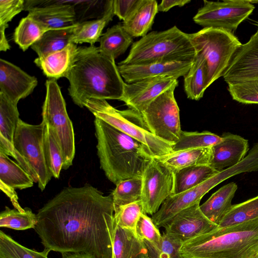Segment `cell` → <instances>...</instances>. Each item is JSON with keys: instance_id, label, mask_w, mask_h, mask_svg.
<instances>
[{"instance_id": "cell-46", "label": "cell", "mask_w": 258, "mask_h": 258, "mask_svg": "<svg viewBox=\"0 0 258 258\" xmlns=\"http://www.w3.org/2000/svg\"><path fill=\"white\" fill-rule=\"evenodd\" d=\"M1 189L9 198L14 208L22 212L25 211V209L21 207L18 202V197L14 188L11 187L0 181Z\"/></svg>"}, {"instance_id": "cell-9", "label": "cell", "mask_w": 258, "mask_h": 258, "mask_svg": "<svg viewBox=\"0 0 258 258\" xmlns=\"http://www.w3.org/2000/svg\"><path fill=\"white\" fill-rule=\"evenodd\" d=\"M175 88L160 94L141 113L154 135L173 145L178 140L182 131L179 109L174 94Z\"/></svg>"}, {"instance_id": "cell-19", "label": "cell", "mask_w": 258, "mask_h": 258, "mask_svg": "<svg viewBox=\"0 0 258 258\" xmlns=\"http://www.w3.org/2000/svg\"><path fill=\"white\" fill-rule=\"evenodd\" d=\"M222 140L212 147L210 166L218 171L241 162L249 151L248 140L230 133H224Z\"/></svg>"}, {"instance_id": "cell-34", "label": "cell", "mask_w": 258, "mask_h": 258, "mask_svg": "<svg viewBox=\"0 0 258 258\" xmlns=\"http://www.w3.org/2000/svg\"><path fill=\"white\" fill-rule=\"evenodd\" d=\"M20 118L17 104L0 93V137L12 144Z\"/></svg>"}, {"instance_id": "cell-45", "label": "cell", "mask_w": 258, "mask_h": 258, "mask_svg": "<svg viewBox=\"0 0 258 258\" xmlns=\"http://www.w3.org/2000/svg\"><path fill=\"white\" fill-rule=\"evenodd\" d=\"M141 0H113V10L116 16L123 22L125 21L137 8Z\"/></svg>"}, {"instance_id": "cell-7", "label": "cell", "mask_w": 258, "mask_h": 258, "mask_svg": "<svg viewBox=\"0 0 258 258\" xmlns=\"http://www.w3.org/2000/svg\"><path fill=\"white\" fill-rule=\"evenodd\" d=\"M188 35L196 52L205 60L208 88L223 77L242 44L233 33L223 29L204 28Z\"/></svg>"}, {"instance_id": "cell-30", "label": "cell", "mask_w": 258, "mask_h": 258, "mask_svg": "<svg viewBox=\"0 0 258 258\" xmlns=\"http://www.w3.org/2000/svg\"><path fill=\"white\" fill-rule=\"evenodd\" d=\"M0 181L14 189L32 187L31 176L18 164L0 151Z\"/></svg>"}, {"instance_id": "cell-20", "label": "cell", "mask_w": 258, "mask_h": 258, "mask_svg": "<svg viewBox=\"0 0 258 258\" xmlns=\"http://www.w3.org/2000/svg\"><path fill=\"white\" fill-rule=\"evenodd\" d=\"M148 252L143 239L135 231L119 226L114 219L112 258H148Z\"/></svg>"}, {"instance_id": "cell-27", "label": "cell", "mask_w": 258, "mask_h": 258, "mask_svg": "<svg viewBox=\"0 0 258 258\" xmlns=\"http://www.w3.org/2000/svg\"><path fill=\"white\" fill-rule=\"evenodd\" d=\"M207 86V70L205 59L200 54L196 56L187 73L184 76V89L187 97L199 100Z\"/></svg>"}, {"instance_id": "cell-14", "label": "cell", "mask_w": 258, "mask_h": 258, "mask_svg": "<svg viewBox=\"0 0 258 258\" xmlns=\"http://www.w3.org/2000/svg\"><path fill=\"white\" fill-rule=\"evenodd\" d=\"M200 203L180 212L165 223V233L183 243L217 228L218 225L202 212Z\"/></svg>"}, {"instance_id": "cell-25", "label": "cell", "mask_w": 258, "mask_h": 258, "mask_svg": "<svg viewBox=\"0 0 258 258\" xmlns=\"http://www.w3.org/2000/svg\"><path fill=\"white\" fill-rule=\"evenodd\" d=\"M237 188V184L233 182L222 186L200 205L203 213L218 225L224 215L232 205V200Z\"/></svg>"}, {"instance_id": "cell-42", "label": "cell", "mask_w": 258, "mask_h": 258, "mask_svg": "<svg viewBox=\"0 0 258 258\" xmlns=\"http://www.w3.org/2000/svg\"><path fill=\"white\" fill-rule=\"evenodd\" d=\"M142 213H145L142 202L140 200L115 209L114 219L120 227L135 231L137 222Z\"/></svg>"}, {"instance_id": "cell-23", "label": "cell", "mask_w": 258, "mask_h": 258, "mask_svg": "<svg viewBox=\"0 0 258 258\" xmlns=\"http://www.w3.org/2000/svg\"><path fill=\"white\" fill-rule=\"evenodd\" d=\"M114 16L113 1H107L101 18L96 20L78 23L75 26L71 42L78 44L88 43L90 45L98 41L105 27L112 21Z\"/></svg>"}, {"instance_id": "cell-16", "label": "cell", "mask_w": 258, "mask_h": 258, "mask_svg": "<svg viewBox=\"0 0 258 258\" xmlns=\"http://www.w3.org/2000/svg\"><path fill=\"white\" fill-rule=\"evenodd\" d=\"M223 77L227 84L258 79L257 34L238 49Z\"/></svg>"}, {"instance_id": "cell-6", "label": "cell", "mask_w": 258, "mask_h": 258, "mask_svg": "<svg viewBox=\"0 0 258 258\" xmlns=\"http://www.w3.org/2000/svg\"><path fill=\"white\" fill-rule=\"evenodd\" d=\"M84 106L98 117L141 143L152 157L168 154L173 144L154 135L147 127L141 113L129 108L118 110L106 100L89 99Z\"/></svg>"}, {"instance_id": "cell-51", "label": "cell", "mask_w": 258, "mask_h": 258, "mask_svg": "<svg viewBox=\"0 0 258 258\" xmlns=\"http://www.w3.org/2000/svg\"><path fill=\"white\" fill-rule=\"evenodd\" d=\"M256 258H258V254H257V255Z\"/></svg>"}, {"instance_id": "cell-31", "label": "cell", "mask_w": 258, "mask_h": 258, "mask_svg": "<svg viewBox=\"0 0 258 258\" xmlns=\"http://www.w3.org/2000/svg\"><path fill=\"white\" fill-rule=\"evenodd\" d=\"M49 30L42 23L28 15L21 19L16 28L14 33V40L24 51Z\"/></svg>"}, {"instance_id": "cell-38", "label": "cell", "mask_w": 258, "mask_h": 258, "mask_svg": "<svg viewBox=\"0 0 258 258\" xmlns=\"http://www.w3.org/2000/svg\"><path fill=\"white\" fill-rule=\"evenodd\" d=\"M50 251L46 248L41 252L28 248L0 231V258H48Z\"/></svg>"}, {"instance_id": "cell-15", "label": "cell", "mask_w": 258, "mask_h": 258, "mask_svg": "<svg viewBox=\"0 0 258 258\" xmlns=\"http://www.w3.org/2000/svg\"><path fill=\"white\" fill-rule=\"evenodd\" d=\"M178 84L177 79L173 77L148 78L131 83L125 82L120 101L129 108L141 113L158 96L171 88H176Z\"/></svg>"}, {"instance_id": "cell-32", "label": "cell", "mask_w": 258, "mask_h": 258, "mask_svg": "<svg viewBox=\"0 0 258 258\" xmlns=\"http://www.w3.org/2000/svg\"><path fill=\"white\" fill-rule=\"evenodd\" d=\"M258 218V195L232 205L220 220L218 228L236 225Z\"/></svg>"}, {"instance_id": "cell-22", "label": "cell", "mask_w": 258, "mask_h": 258, "mask_svg": "<svg viewBox=\"0 0 258 258\" xmlns=\"http://www.w3.org/2000/svg\"><path fill=\"white\" fill-rule=\"evenodd\" d=\"M155 0H141L140 3L122 23L125 31L133 37H143L151 29L158 11Z\"/></svg>"}, {"instance_id": "cell-47", "label": "cell", "mask_w": 258, "mask_h": 258, "mask_svg": "<svg viewBox=\"0 0 258 258\" xmlns=\"http://www.w3.org/2000/svg\"><path fill=\"white\" fill-rule=\"evenodd\" d=\"M190 2V0H163L158 5V11L166 12L174 7H182Z\"/></svg>"}, {"instance_id": "cell-39", "label": "cell", "mask_w": 258, "mask_h": 258, "mask_svg": "<svg viewBox=\"0 0 258 258\" xmlns=\"http://www.w3.org/2000/svg\"><path fill=\"white\" fill-rule=\"evenodd\" d=\"M25 10V1H0V51H6L10 46L5 35L8 23L19 13Z\"/></svg>"}, {"instance_id": "cell-18", "label": "cell", "mask_w": 258, "mask_h": 258, "mask_svg": "<svg viewBox=\"0 0 258 258\" xmlns=\"http://www.w3.org/2000/svg\"><path fill=\"white\" fill-rule=\"evenodd\" d=\"M193 61L155 62L124 65L118 63L119 72L126 83L145 79L173 77L178 79L188 72Z\"/></svg>"}, {"instance_id": "cell-49", "label": "cell", "mask_w": 258, "mask_h": 258, "mask_svg": "<svg viewBox=\"0 0 258 258\" xmlns=\"http://www.w3.org/2000/svg\"><path fill=\"white\" fill-rule=\"evenodd\" d=\"M252 4H258V1H250Z\"/></svg>"}, {"instance_id": "cell-21", "label": "cell", "mask_w": 258, "mask_h": 258, "mask_svg": "<svg viewBox=\"0 0 258 258\" xmlns=\"http://www.w3.org/2000/svg\"><path fill=\"white\" fill-rule=\"evenodd\" d=\"M77 44L70 43L63 49L46 56L37 57L34 62L50 79L66 77L78 51Z\"/></svg>"}, {"instance_id": "cell-4", "label": "cell", "mask_w": 258, "mask_h": 258, "mask_svg": "<svg viewBox=\"0 0 258 258\" xmlns=\"http://www.w3.org/2000/svg\"><path fill=\"white\" fill-rule=\"evenodd\" d=\"M182 258H251L258 253V218L218 228L184 242Z\"/></svg>"}, {"instance_id": "cell-28", "label": "cell", "mask_w": 258, "mask_h": 258, "mask_svg": "<svg viewBox=\"0 0 258 258\" xmlns=\"http://www.w3.org/2000/svg\"><path fill=\"white\" fill-rule=\"evenodd\" d=\"M218 172L210 165L192 166L178 170L174 172L172 195L178 194L193 188L205 182Z\"/></svg>"}, {"instance_id": "cell-1", "label": "cell", "mask_w": 258, "mask_h": 258, "mask_svg": "<svg viewBox=\"0 0 258 258\" xmlns=\"http://www.w3.org/2000/svg\"><path fill=\"white\" fill-rule=\"evenodd\" d=\"M115 209L111 194L89 184L64 188L36 214L44 248L112 258Z\"/></svg>"}, {"instance_id": "cell-5", "label": "cell", "mask_w": 258, "mask_h": 258, "mask_svg": "<svg viewBox=\"0 0 258 258\" xmlns=\"http://www.w3.org/2000/svg\"><path fill=\"white\" fill-rule=\"evenodd\" d=\"M196 54L188 34L174 26L164 31L148 33L134 42L127 57L118 64L193 61Z\"/></svg>"}, {"instance_id": "cell-37", "label": "cell", "mask_w": 258, "mask_h": 258, "mask_svg": "<svg viewBox=\"0 0 258 258\" xmlns=\"http://www.w3.org/2000/svg\"><path fill=\"white\" fill-rule=\"evenodd\" d=\"M111 194L114 209L141 200L142 177H134L119 182Z\"/></svg>"}, {"instance_id": "cell-33", "label": "cell", "mask_w": 258, "mask_h": 258, "mask_svg": "<svg viewBox=\"0 0 258 258\" xmlns=\"http://www.w3.org/2000/svg\"><path fill=\"white\" fill-rule=\"evenodd\" d=\"M222 140L221 136L209 131L198 132L182 131L178 140L172 146V151L211 148Z\"/></svg>"}, {"instance_id": "cell-2", "label": "cell", "mask_w": 258, "mask_h": 258, "mask_svg": "<svg viewBox=\"0 0 258 258\" xmlns=\"http://www.w3.org/2000/svg\"><path fill=\"white\" fill-rule=\"evenodd\" d=\"M69 94L75 104L83 107L89 99L120 100L125 82L115 59L100 52L94 45L78 47L66 77Z\"/></svg>"}, {"instance_id": "cell-48", "label": "cell", "mask_w": 258, "mask_h": 258, "mask_svg": "<svg viewBox=\"0 0 258 258\" xmlns=\"http://www.w3.org/2000/svg\"><path fill=\"white\" fill-rule=\"evenodd\" d=\"M62 254V258H95L94 256L83 253L67 252Z\"/></svg>"}, {"instance_id": "cell-44", "label": "cell", "mask_w": 258, "mask_h": 258, "mask_svg": "<svg viewBox=\"0 0 258 258\" xmlns=\"http://www.w3.org/2000/svg\"><path fill=\"white\" fill-rule=\"evenodd\" d=\"M0 151L7 156H12L32 178L34 182H38V177L25 158L15 149L13 144L0 137Z\"/></svg>"}, {"instance_id": "cell-41", "label": "cell", "mask_w": 258, "mask_h": 258, "mask_svg": "<svg viewBox=\"0 0 258 258\" xmlns=\"http://www.w3.org/2000/svg\"><path fill=\"white\" fill-rule=\"evenodd\" d=\"M227 89L235 101L243 104H258V79L228 84Z\"/></svg>"}, {"instance_id": "cell-10", "label": "cell", "mask_w": 258, "mask_h": 258, "mask_svg": "<svg viewBox=\"0 0 258 258\" xmlns=\"http://www.w3.org/2000/svg\"><path fill=\"white\" fill-rule=\"evenodd\" d=\"M44 122L37 125L20 119L13 138L15 149L25 158L38 177L43 191L52 176L47 165L44 151Z\"/></svg>"}, {"instance_id": "cell-29", "label": "cell", "mask_w": 258, "mask_h": 258, "mask_svg": "<svg viewBox=\"0 0 258 258\" xmlns=\"http://www.w3.org/2000/svg\"><path fill=\"white\" fill-rule=\"evenodd\" d=\"M76 24L70 27L47 31L31 46L32 49L38 57H41L63 49L71 43Z\"/></svg>"}, {"instance_id": "cell-50", "label": "cell", "mask_w": 258, "mask_h": 258, "mask_svg": "<svg viewBox=\"0 0 258 258\" xmlns=\"http://www.w3.org/2000/svg\"><path fill=\"white\" fill-rule=\"evenodd\" d=\"M255 33L258 35V28H257V31H256Z\"/></svg>"}, {"instance_id": "cell-24", "label": "cell", "mask_w": 258, "mask_h": 258, "mask_svg": "<svg viewBox=\"0 0 258 258\" xmlns=\"http://www.w3.org/2000/svg\"><path fill=\"white\" fill-rule=\"evenodd\" d=\"M211 157L212 147L172 151L155 158L174 173L192 166L209 165Z\"/></svg>"}, {"instance_id": "cell-13", "label": "cell", "mask_w": 258, "mask_h": 258, "mask_svg": "<svg viewBox=\"0 0 258 258\" xmlns=\"http://www.w3.org/2000/svg\"><path fill=\"white\" fill-rule=\"evenodd\" d=\"M81 1H26L25 10L48 29L70 27L77 21L75 6Z\"/></svg>"}, {"instance_id": "cell-36", "label": "cell", "mask_w": 258, "mask_h": 258, "mask_svg": "<svg viewBox=\"0 0 258 258\" xmlns=\"http://www.w3.org/2000/svg\"><path fill=\"white\" fill-rule=\"evenodd\" d=\"M25 209V211L22 212L6 207L0 214V227L16 230L34 229L37 222V216L29 208Z\"/></svg>"}, {"instance_id": "cell-43", "label": "cell", "mask_w": 258, "mask_h": 258, "mask_svg": "<svg viewBox=\"0 0 258 258\" xmlns=\"http://www.w3.org/2000/svg\"><path fill=\"white\" fill-rule=\"evenodd\" d=\"M136 232L141 238L159 245L162 241V235L152 218L145 213H142L137 222Z\"/></svg>"}, {"instance_id": "cell-40", "label": "cell", "mask_w": 258, "mask_h": 258, "mask_svg": "<svg viewBox=\"0 0 258 258\" xmlns=\"http://www.w3.org/2000/svg\"><path fill=\"white\" fill-rule=\"evenodd\" d=\"M144 240L148 249V258H182L180 250L183 242L165 232L162 235L161 244L158 246Z\"/></svg>"}, {"instance_id": "cell-11", "label": "cell", "mask_w": 258, "mask_h": 258, "mask_svg": "<svg viewBox=\"0 0 258 258\" xmlns=\"http://www.w3.org/2000/svg\"><path fill=\"white\" fill-rule=\"evenodd\" d=\"M204 5L193 17L194 21L204 28L223 29L233 33L254 9L250 1L204 0Z\"/></svg>"}, {"instance_id": "cell-17", "label": "cell", "mask_w": 258, "mask_h": 258, "mask_svg": "<svg viewBox=\"0 0 258 258\" xmlns=\"http://www.w3.org/2000/svg\"><path fill=\"white\" fill-rule=\"evenodd\" d=\"M38 84L37 78L19 67L0 59V93L17 104L31 94Z\"/></svg>"}, {"instance_id": "cell-12", "label": "cell", "mask_w": 258, "mask_h": 258, "mask_svg": "<svg viewBox=\"0 0 258 258\" xmlns=\"http://www.w3.org/2000/svg\"><path fill=\"white\" fill-rule=\"evenodd\" d=\"M174 173L157 159L152 157L142 176V195L144 212L153 215L173 194Z\"/></svg>"}, {"instance_id": "cell-26", "label": "cell", "mask_w": 258, "mask_h": 258, "mask_svg": "<svg viewBox=\"0 0 258 258\" xmlns=\"http://www.w3.org/2000/svg\"><path fill=\"white\" fill-rule=\"evenodd\" d=\"M98 42L100 52L114 59L123 54L134 43L133 38L125 31L122 24L108 29Z\"/></svg>"}, {"instance_id": "cell-35", "label": "cell", "mask_w": 258, "mask_h": 258, "mask_svg": "<svg viewBox=\"0 0 258 258\" xmlns=\"http://www.w3.org/2000/svg\"><path fill=\"white\" fill-rule=\"evenodd\" d=\"M44 122L43 143L46 164L52 176L58 178L63 163L61 151L53 130Z\"/></svg>"}, {"instance_id": "cell-3", "label": "cell", "mask_w": 258, "mask_h": 258, "mask_svg": "<svg viewBox=\"0 0 258 258\" xmlns=\"http://www.w3.org/2000/svg\"><path fill=\"white\" fill-rule=\"evenodd\" d=\"M94 124L97 155L107 178L116 185L123 180L142 177L152 157L144 146L98 117Z\"/></svg>"}, {"instance_id": "cell-8", "label": "cell", "mask_w": 258, "mask_h": 258, "mask_svg": "<svg viewBox=\"0 0 258 258\" xmlns=\"http://www.w3.org/2000/svg\"><path fill=\"white\" fill-rule=\"evenodd\" d=\"M46 95L42 106V121L53 131L60 148L62 169L69 168L73 164L75 154L73 125L68 114L65 100L57 82L54 79L45 82Z\"/></svg>"}]
</instances>
